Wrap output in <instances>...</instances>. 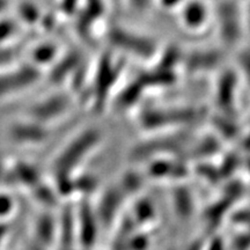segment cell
<instances>
[{
    "mask_svg": "<svg viewBox=\"0 0 250 250\" xmlns=\"http://www.w3.org/2000/svg\"><path fill=\"white\" fill-rule=\"evenodd\" d=\"M131 218L133 221L139 224H149L155 218V211L153 208L152 203H148L147 201H139L134 205L132 210V215Z\"/></svg>",
    "mask_w": 250,
    "mask_h": 250,
    "instance_id": "obj_14",
    "label": "cell"
},
{
    "mask_svg": "<svg viewBox=\"0 0 250 250\" xmlns=\"http://www.w3.org/2000/svg\"><path fill=\"white\" fill-rule=\"evenodd\" d=\"M31 240L43 248L51 250L57 247L58 217L54 210H43L34 219L31 226Z\"/></svg>",
    "mask_w": 250,
    "mask_h": 250,
    "instance_id": "obj_7",
    "label": "cell"
},
{
    "mask_svg": "<svg viewBox=\"0 0 250 250\" xmlns=\"http://www.w3.org/2000/svg\"><path fill=\"white\" fill-rule=\"evenodd\" d=\"M201 111L193 108L181 109H147L139 116V123L146 130L165 129L170 126H182L197 122Z\"/></svg>",
    "mask_w": 250,
    "mask_h": 250,
    "instance_id": "obj_3",
    "label": "cell"
},
{
    "mask_svg": "<svg viewBox=\"0 0 250 250\" xmlns=\"http://www.w3.org/2000/svg\"><path fill=\"white\" fill-rule=\"evenodd\" d=\"M144 183V177L136 171H127L125 173L118 182V187L123 191L125 196L136 195L142 189Z\"/></svg>",
    "mask_w": 250,
    "mask_h": 250,
    "instance_id": "obj_13",
    "label": "cell"
},
{
    "mask_svg": "<svg viewBox=\"0 0 250 250\" xmlns=\"http://www.w3.org/2000/svg\"><path fill=\"white\" fill-rule=\"evenodd\" d=\"M6 169H7V165H6V162L2 160L1 155H0V184L4 182Z\"/></svg>",
    "mask_w": 250,
    "mask_h": 250,
    "instance_id": "obj_17",
    "label": "cell"
},
{
    "mask_svg": "<svg viewBox=\"0 0 250 250\" xmlns=\"http://www.w3.org/2000/svg\"><path fill=\"white\" fill-rule=\"evenodd\" d=\"M9 221H0V249L1 247L4 246V243L7 240V237L9 235Z\"/></svg>",
    "mask_w": 250,
    "mask_h": 250,
    "instance_id": "obj_16",
    "label": "cell"
},
{
    "mask_svg": "<svg viewBox=\"0 0 250 250\" xmlns=\"http://www.w3.org/2000/svg\"><path fill=\"white\" fill-rule=\"evenodd\" d=\"M43 180V175L36 165L26 160H17L7 166L4 182L9 181L13 187H19L29 191ZM2 182V183H4Z\"/></svg>",
    "mask_w": 250,
    "mask_h": 250,
    "instance_id": "obj_8",
    "label": "cell"
},
{
    "mask_svg": "<svg viewBox=\"0 0 250 250\" xmlns=\"http://www.w3.org/2000/svg\"><path fill=\"white\" fill-rule=\"evenodd\" d=\"M51 126L29 117L14 121L9 124L7 129L8 139L15 145L23 147H33L45 144L51 137Z\"/></svg>",
    "mask_w": 250,
    "mask_h": 250,
    "instance_id": "obj_4",
    "label": "cell"
},
{
    "mask_svg": "<svg viewBox=\"0 0 250 250\" xmlns=\"http://www.w3.org/2000/svg\"><path fill=\"white\" fill-rule=\"evenodd\" d=\"M99 180L92 174H81L80 171L73 176V190L74 196H79L80 198H88L98 190Z\"/></svg>",
    "mask_w": 250,
    "mask_h": 250,
    "instance_id": "obj_12",
    "label": "cell"
},
{
    "mask_svg": "<svg viewBox=\"0 0 250 250\" xmlns=\"http://www.w3.org/2000/svg\"><path fill=\"white\" fill-rule=\"evenodd\" d=\"M29 193L31 198L45 210H54L58 206V203L62 201L54 184L48 183L44 180L41 181L37 186L31 188Z\"/></svg>",
    "mask_w": 250,
    "mask_h": 250,
    "instance_id": "obj_9",
    "label": "cell"
},
{
    "mask_svg": "<svg viewBox=\"0 0 250 250\" xmlns=\"http://www.w3.org/2000/svg\"><path fill=\"white\" fill-rule=\"evenodd\" d=\"M72 109V100L64 94H56L42 101L31 105L28 110L27 117L40 122V123L52 126L70 114Z\"/></svg>",
    "mask_w": 250,
    "mask_h": 250,
    "instance_id": "obj_5",
    "label": "cell"
},
{
    "mask_svg": "<svg viewBox=\"0 0 250 250\" xmlns=\"http://www.w3.org/2000/svg\"><path fill=\"white\" fill-rule=\"evenodd\" d=\"M102 142V132L98 127L89 126L80 130L64 144L56 154L51 165L52 183L62 186L71 182L81 166L93 154Z\"/></svg>",
    "mask_w": 250,
    "mask_h": 250,
    "instance_id": "obj_1",
    "label": "cell"
},
{
    "mask_svg": "<svg viewBox=\"0 0 250 250\" xmlns=\"http://www.w3.org/2000/svg\"><path fill=\"white\" fill-rule=\"evenodd\" d=\"M18 210L17 201L7 191H0V221H9Z\"/></svg>",
    "mask_w": 250,
    "mask_h": 250,
    "instance_id": "obj_15",
    "label": "cell"
},
{
    "mask_svg": "<svg viewBox=\"0 0 250 250\" xmlns=\"http://www.w3.org/2000/svg\"><path fill=\"white\" fill-rule=\"evenodd\" d=\"M125 199H126V196L124 195L117 183L103 189L96 201V204L93 203L102 228L109 229L114 226L121 215L122 206Z\"/></svg>",
    "mask_w": 250,
    "mask_h": 250,
    "instance_id": "obj_6",
    "label": "cell"
},
{
    "mask_svg": "<svg viewBox=\"0 0 250 250\" xmlns=\"http://www.w3.org/2000/svg\"><path fill=\"white\" fill-rule=\"evenodd\" d=\"M77 246L80 250H93L102 229L94 204L89 198H80L74 208Z\"/></svg>",
    "mask_w": 250,
    "mask_h": 250,
    "instance_id": "obj_2",
    "label": "cell"
},
{
    "mask_svg": "<svg viewBox=\"0 0 250 250\" xmlns=\"http://www.w3.org/2000/svg\"><path fill=\"white\" fill-rule=\"evenodd\" d=\"M147 174L153 179H165V177L176 179L179 176H184L187 174V169L184 166L174 161L155 160L149 167Z\"/></svg>",
    "mask_w": 250,
    "mask_h": 250,
    "instance_id": "obj_11",
    "label": "cell"
},
{
    "mask_svg": "<svg viewBox=\"0 0 250 250\" xmlns=\"http://www.w3.org/2000/svg\"><path fill=\"white\" fill-rule=\"evenodd\" d=\"M27 250H48V249L43 248L42 246L37 245L36 242H34L33 240H31L30 243H29V245H28V247H27Z\"/></svg>",
    "mask_w": 250,
    "mask_h": 250,
    "instance_id": "obj_18",
    "label": "cell"
},
{
    "mask_svg": "<svg viewBox=\"0 0 250 250\" xmlns=\"http://www.w3.org/2000/svg\"><path fill=\"white\" fill-rule=\"evenodd\" d=\"M36 79L35 74L22 73L19 76H11L0 78V100L17 94L28 86L31 85Z\"/></svg>",
    "mask_w": 250,
    "mask_h": 250,
    "instance_id": "obj_10",
    "label": "cell"
}]
</instances>
